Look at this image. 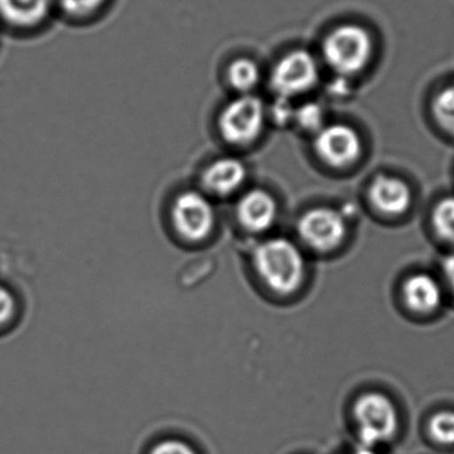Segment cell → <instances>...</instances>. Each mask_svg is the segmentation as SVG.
<instances>
[{
    "mask_svg": "<svg viewBox=\"0 0 454 454\" xmlns=\"http://www.w3.org/2000/svg\"><path fill=\"white\" fill-rule=\"evenodd\" d=\"M403 294L406 305L419 313L433 312L442 304L440 283L427 273H417L406 278Z\"/></svg>",
    "mask_w": 454,
    "mask_h": 454,
    "instance_id": "12",
    "label": "cell"
},
{
    "mask_svg": "<svg viewBox=\"0 0 454 454\" xmlns=\"http://www.w3.org/2000/svg\"><path fill=\"white\" fill-rule=\"evenodd\" d=\"M372 206L384 215H403L411 204V191L403 180L381 175L369 187Z\"/></svg>",
    "mask_w": 454,
    "mask_h": 454,
    "instance_id": "11",
    "label": "cell"
},
{
    "mask_svg": "<svg viewBox=\"0 0 454 454\" xmlns=\"http://www.w3.org/2000/svg\"><path fill=\"white\" fill-rule=\"evenodd\" d=\"M66 14L74 18L89 17L102 9L106 0H58Z\"/></svg>",
    "mask_w": 454,
    "mask_h": 454,
    "instance_id": "19",
    "label": "cell"
},
{
    "mask_svg": "<svg viewBox=\"0 0 454 454\" xmlns=\"http://www.w3.org/2000/svg\"><path fill=\"white\" fill-rule=\"evenodd\" d=\"M150 454H198V451L185 441L168 438L156 443Z\"/></svg>",
    "mask_w": 454,
    "mask_h": 454,
    "instance_id": "21",
    "label": "cell"
},
{
    "mask_svg": "<svg viewBox=\"0 0 454 454\" xmlns=\"http://www.w3.org/2000/svg\"><path fill=\"white\" fill-rule=\"evenodd\" d=\"M171 220L180 238L190 243L206 240L214 231V206L203 192L184 191L175 199L171 207Z\"/></svg>",
    "mask_w": 454,
    "mask_h": 454,
    "instance_id": "5",
    "label": "cell"
},
{
    "mask_svg": "<svg viewBox=\"0 0 454 454\" xmlns=\"http://www.w3.org/2000/svg\"><path fill=\"white\" fill-rule=\"evenodd\" d=\"M294 123L307 132L317 134L324 127V110L318 103L309 102L294 110Z\"/></svg>",
    "mask_w": 454,
    "mask_h": 454,
    "instance_id": "17",
    "label": "cell"
},
{
    "mask_svg": "<svg viewBox=\"0 0 454 454\" xmlns=\"http://www.w3.org/2000/svg\"><path fill=\"white\" fill-rule=\"evenodd\" d=\"M432 222L433 228L440 238L454 243V196L442 199L434 207Z\"/></svg>",
    "mask_w": 454,
    "mask_h": 454,
    "instance_id": "16",
    "label": "cell"
},
{
    "mask_svg": "<svg viewBox=\"0 0 454 454\" xmlns=\"http://www.w3.org/2000/svg\"><path fill=\"white\" fill-rule=\"evenodd\" d=\"M373 52V42L365 28L342 25L326 35L323 57L326 65L342 76L355 75L368 66Z\"/></svg>",
    "mask_w": 454,
    "mask_h": 454,
    "instance_id": "3",
    "label": "cell"
},
{
    "mask_svg": "<svg viewBox=\"0 0 454 454\" xmlns=\"http://www.w3.org/2000/svg\"><path fill=\"white\" fill-rule=\"evenodd\" d=\"M360 135L347 124H328L316 134L315 151L318 158L333 168H345L361 155Z\"/></svg>",
    "mask_w": 454,
    "mask_h": 454,
    "instance_id": "8",
    "label": "cell"
},
{
    "mask_svg": "<svg viewBox=\"0 0 454 454\" xmlns=\"http://www.w3.org/2000/svg\"><path fill=\"white\" fill-rule=\"evenodd\" d=\"M430 434L442 445H454V411H440L430 419Z\"/></svg>",
    "mask_w": 454,
    "mask_h": 454,
    "instance_id": "18",
    "label": "cell"
},
{
    "mask_svg": "<svg viewBox=\"0 0 454 454\" xmlns=\"http://www.w3.org/2000/svg\"><path fill=\"white\" fill-rule=\"evenodd\" d=\"M17 313V300L6 286H0V329L12 323Z\"/></svg>",
    "mask_w": 454,
    "mask_h": 454,
    "instance_id": "20",
    "label": "cell"
},
{
    "mask_svg": "<svg viewBox=\"0 0 454 454\" xmlns=\"http://www.w3.org/2000/svg\"><path fill=\"white\" fill-rule=\"evenodd\" d=\"M225 78L236 95L254 94L262 81V71L254 60L239 58L228 66Z\"/></svg>",
    "mask_w": 454,
    "mask_h": 454,
    "instance_id": "14",
    "label": "cell"
},
{
    "mask_svg": "<svg viewBox=\"0 0 454 454\" xmlns=\"http://www.w3.org/2000/svg\"><path fill=\"white\" fill-rule=\"evenodd\" d=\"M294 110L296 108L292 106L291 99L286 98H276L275 103H273L272 108H270V115H272L273 121L280 126H286V124L294 121Z\"/></svg>",
    "mask_w": 454,
    "mask_h": 454,
    "instance_id": "22",
    "label": "cell"
},
{
    "mask_svg": "<svg viewBox=\"0 0 454 454\" xmlns=\"http://www.w3.org/2000/svg\"><path fill=\"white\" fill-rule=\"evenodd\" d=\"M52 2L54 0H0V18L14 27H35L49 17Z\"/></svg>",
    "mask_w": 454,
    "mask_h": 454,
    "instance_id": "13",
    "label": "cell"
},
{
    "mask_svg": "<svg viewBox=\"0 0 454 454\" xmlns=\"http://www.w3.org/2000/svg\"><path fill=\"white\" fill-rule=\"evenodd\" d=\"M435 123L454 137V83L445 87L435 95L432 105Z\"/></svg>",
    "mask_w": 454,
    "mask_h": 454,
    "instance_id": "15",
    "label": "cell"
},
{
    "mask_svg": "<svg viewBox=\"0 0 454 454\" xmlns=\"http://www.w3.org/2000/svg\"><path fill=\"white\" fill-rule=\"evenodd\" d=\"M239 223L248 232L262 233L272 228L278 217V204L270 192L251 190L244 193L236 207Z\"/></svg>",
    "mask_w": 454,
    "mask_h": 454,
    "instance_id": "10",
    "label": "cell"
},
{
    "mask_svg": "<svg viewBox=\"0 0 454 454\" xmlns=\"http://www.w3.org/2000/svg\"><path fill=\"white\" fill-rule=\"evenodd\" d=\"M350 454H379L376 451V449L365 448V446H360V448L356 449L355 451H352Z\"/></svg>",
    "mask_w": 454,
    "mask_h": 454,
    "instance_id": "24",
    "label": "cell"
},
{
    "mask_svg": "<svg viewBox=\"0 0 454 454\" xmlns=\"http://www.w3.org/2000/svg\"><path fill=\"white\" fill-rule=\"evenodd\" d=\"M443 273H445L446 281L454 292V254H449L443 262Z\"/></svg>",
    "mask_w": 454,
    "mask_h": 454,
    "instance_id": "23",
    "label": "cell"
},
{
    "mask_svg": "<svg viewBox=\"0 0 454 454\" xmlns=\"http://www.w3.org/2000/svg\"><path fill=\"white\" fill-rule=\"evenodd\" d=\"M317 81V62L305 50H294L284 55L270 73V89L276 97L286 99L309 91Z\"/></svg>",
    "mask_w": 454,
    "mask_h": 454,
    "instance_id": "6",
    "label": "cell"
},
{
    "mask_svg": "<svg viewBox=\"0 0 454 454\" xmlns=\"http://www.w3.org/2000/svg\"><path fill=\"white\" fill-rule=\"evenodd\" d=\"M247 167L235 156H220L201 174V185L211 195L227 198L238 192L247 180Z\"/></svg>",
    "mask_w": 454,
    "mask_h": 454,
    "instance_id": "9",
    "label": "cell"
},
{
    "mask_svg": "<svg viewBox=\"0 0 454 454\" xmlns=\"http://www.w3.org/2000/svg\"><path fill=\"white\" fill-rule=\"evenodd\" d=\"M267 115L264 102L256 95H236L220 110L217 131L227 145L247 147L262 137Z\"/></svg>",
    "mask_w": 454,
    "mask_h": 454,
    "instance_id": "2",
    "label": "cell"
},
{
    "mask_svg": "<svg viewBox=\"0 0 454 454\" xmlns=\"http://www.w3.org/2000/svg\"><path fill=\"white\" fill-rule=\"evenodd\" d=\"M254 265L262 283L278 294H291L304 283V254L288 239H268L257 246Z\"/></svg>",
    "mask_w": 454,
    "mask_h": 454,
    "instance_id": "1",
    "label": "cell"
},
{
    "mask_svg": "<svg viewBox=\"0 0 454 454\" xmlns=\"http://www.w3.org/2000/svg\"><path fill=\"white\" fill-rule=\"evenodd\" d=\"M297 231L309 248L321 252L331 251L344 241L347 222L334 209L316 208L302 215Z\"/></svg>",
    "mask_w": 454,
    "mask_h": 454,
    "instance_id": "7",
    "label": "cell"
},
{
    "mask_svg": "<svg viewBox=\"0 0 454 454\" xmlns=\"http://www.w3.org/2000/svg\"><path fill=\"white\" fill-rule=\"evenodd\" d=\"M360 446L376 449L389 442L400 427V417L393 401L382 393H366L353 408Z\"/></svg>",
    "mask_w": 454,
    "mask_h": 454,
    "instance_id": "4",
    "label": "cell"
}]
</instances>
